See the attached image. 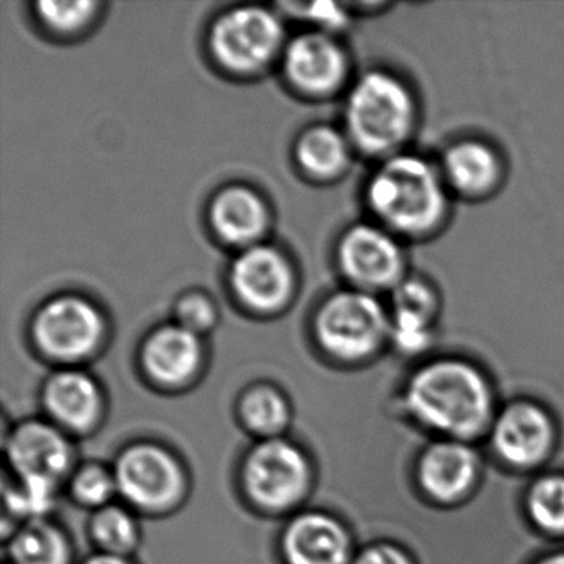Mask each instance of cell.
Returning a JSON list of instances; mask_svg holds the SVG:
<instances>
[{"label": "cell", "instance_id": "obj_12", "mask_svg": "<svg viewBox=\"0 0 564 564\" xmlns=\"http://www.w3.org/2000/svg\"><path fill=\"white\" fill-rule=\"evenodd\" d=\"M34 336L44 355L57 361H82L97 349L104 336V319L91 303L61 296L39 312Z\"/></svg>", "mask_w": 564, "mask_h": 564}, {"label": "cell", "instance_id": "obj_6", "mask_svg": "<svg viewBox=\"0 0 564 564\" xmlns=\"http://www.w3.org/2000/svg\"><path fill=\"white\" fill-rule=\"evenodd\" d=\"M435 160L457 203H488L505 189L510 177L507 153L487 134H455L435 153Z\"/></svg>", "mask_w": 564, "mask_h": 564}, {"label": "cell", "instance_id": "obj_2", "mask_svg": "<svg viewBox=\"0 0 564 564\" xmlns=\"http://www.w3.org/2000/svg\"><path fill=\"white\" fill-rule=\"evenodd\" d=\"M404 401L422 424L447 437H474L490 422L494 392L480 366L464 356L425 359L405 382Z\"/></svg>", "mask_w": 564, "mask_h": 564}, {"label": "cell", "instance_id": "obj_5", "mask_svg": "<svg viewBox=\"0 0 564 564\" xmlns=\"http://www.w3.org/2000/svg\"><path fill=\"white\" fill-rule=\"evenodd\" d=\"M409 247L372 220L356 224L339 240V269L351 289L389 295L414 270Z\"/></svg>", "mask_w": 564, "mask_h": 564}, {"label": "cell", "instance_id": "obj_15", "mask_svg": "<svg viewBox=\"0 0 564 564\" xmlns=\"http://www.w3.org/2000/svg\"><path fill=\"white\" fill-rule=\"evenodd\" d=\"M234 290L246 305L262 312L279 308L292 293L293 275L289 262L272 247L246 250L230 270Z\"/></svg>", "mask_w": 564, "mask_h": 564}, {"label": "cell", "instance_id": "obj_22", "mask_svg": "<svg viewBox=\"0 0 564 564\" xmlns=\"http://www.w3.org/2000/svg\"><path fill=\"white\" fill-rule=\"evenodd\" d=\"M351 141L346 134L329 127L306 131L296 148L303 170L319 177L338 176L351 161Z\"/></svg>", "mask_w": 564, "mask_h": 564}, {"label": "cell", "instance_id": "obj_3", "mask_svg": "<svg viewBox=\"0 0 564 564\" xmlns=\"http://www.w3.org/2000/svg\"><path fill=\"white\" fill-rule=\"evenodd\" d=\"M422 121L421 94L412 80L392 68L365 72L346 98V137L355 150L378 163L412 150Z\"/></svg>", "mask_w": 564, "mask_h": 564}, {"label": "cell", "instance_id": "obj_26", "mask_svg": "<svg viewBox=\"0 0 564 564\" xmlns=\"http://www.w3.org/2000/svg\"><path fill=\"white\" fill-rule=\"evenodd\" d=\"M70 494L82 507L94 508L95 511L108 507L118 494L113 468L85 464L72 475Z\"/></svg>", "mask_w": 564, "mask_h": 564}, {"label": "cell", "instance_id": "obj_7", "mask_svg": "<svg viewBox=\"0 0 564 564\" xmlns=\"http://www.w3.org/2000/svg\"><path fill=\"white\" fill-rule=\"evenodd\" d=\"M308 458L283 437L260 441L242 465V484L253 503L267 510H289L308 490Z\"/></svg>", "mask_w": 564, "mask_h": 564}, {"label": "cell", "instance_id": "obj_25", "mask_svg": "<svg viewBox=\"0 0 564 564\" xmlns=\"http://www.w3.org/2000/svg\"><path fill=\"white\" fill-rule=\"evenodd\" d=\"M528 513L541 530L564 531V475H546L528 491Z\"/></svg>", "mask_w": 564, "mask_h": 564}, {"label": "cell", "instance_id": "obj_13", "mask_svg": "<svg viewBox=\"0 0 564 564\" xmlns=\"http://www.w3.org/2000/svg\"><path fill=\"white\" fill-rule=\"evenodd\" d=\"M286 77L299 90L328 95L341 88L349 74L345 48L326 32L296 37L283 57Z\"/></svg>", "mask_w": 564, "mask_h": 564}, {"label": "cell", "instance_id": "obj_1", "mask_svg": "<svg viewBox=\"0 0 564 564\" xmlns=\"http://www.w3.org/2000/svg\"><path fill=\"white\" fill-rule=\"evenodd\" d=\"M365 200L372 223L411 247L444 236L457 206L435 154L415 148L376 164L366 183Z\"/></svg>", "mask_w": 564, "mask_h": 564}, {"label": "cell", "instance_id": "obj_18", "mask_svg": "<svg viewBox=\"0 0 564 564\" xmlns=\"http://www.w3.org/2000/svg\"><path fill=\"white\" fill-rule=\"evenodd\" d=\"M199 336L181 325L163 326L150 336L143 365L151 379L163 386L186 384L200 366Z\"/></svg>", "mask_w": 564, "mask_h": 564}, {"label": "cell", "instance_id": "obj_20", "mask_svg": "<svg viewBox=\"0 0 564 564\" xmlns=\"http://www.w3.org/2000/svg\"><path fill=\"white\" fill-rule=\"evenodd\" d=\"M210 219L216 232L227 242L249 243L265 230V204L247 187H229L214 200Z\"/></svg>", "mask_w": 564, "mask_h": 564}, {"label": "cell", "instance_id": "obj_4", "mask_svg": "<svg viewBox=\"0 0 564 564\" xmlns=\"http://www.w3.org/2000/svg\"><path fill=\"white\" fill-rule=\"evenodd\" d=\"M319 345L333 358L359 362L391 346V316L381 296L349 289L329 296L316 318Z\"/></svg>", "mask_w": 564, "mask_h": 564}, {"label": "cell", "instance_id": "obj_14", "mask_svg": "<svg viewBox=\"0 0 564 564\" xmlns=\"http://www.w3.org/2000/svg\"><path fill=\"white\" fill-rule=\"evenodd\" d=\"M495 451L508 464L533 467L553 444V424L543 409L531 402L508 405L491 429Z\"/></svg>", "mask_w": 564, "mask_h": 564}, {"label": "cell", "instance_id": "obj_16", "mask_svg": "<svg viewBox=\"0 0 564 564\" xmlns=\"http://www.w3.org/2000/svg\"><path fill=\"white\" fill-rule=\"evenodd\" d=\"M289 564H351V540L341 521L322 511H306L290 521L282 538Z\"/></svg>", "mask_w": 564, "mask_h": 564}, {"label": "cell", "instance_id": "obj_30", "mask_svg": "<svg viewBox=\"0 0 564 564\" xmlns=\"http://www.w3.org/2000/svg\"><path fill=\"white\" fill-rule=\"evenodd\" d=\"M351 564H412V561L394 544L376 543L362 550Z\"/></svg>", "mask_w": 564, "mask_h": 564}, {"label": "cell", "instance_id": "obj_10", "mask_svg": "<svg viewBox=\"0 0 564 564\" xmlns=\"http://www.w3.org/2000/svg\"><path fill=\"white\" fill-rule=\"evenodd\" d=\"M283 41L279 19L263 8H240L227 12L210 35L214 55L224 67L253 72L269 64Z\"/></svg>", "mask_w": 564, "mask_h": 564}, {"label": "cell", "instance_id": "obj_19", "mask_svg": "<svg viewBox=\"0 0 564 564\" xmlns=\"http://www.w3.org/2000/svg\"><path fill=\"white\" fill-rule=\"evenodd\" d=\"M44 405L57 427L88 431L100 417V389L85 372L61 371L45 384Z\"/></svg>", "mask_w": 564, "mask_h": 564}, {"label": "cell", "instance_id": "obj_23", "mask_svg": "<svg viewBox=\"0 0 564 564\" xmlns=\"http://www.w3.org/2000/svg\"><path fill=\"white\" fill-rule=\"evenodd\" d=\"M239 412L243 425L262 441L282 437L292 417L286 399L270 386L250 389L240 401Z\"/></svg>", "mask_w": 564, "mask_h": 564}, {"label": "cell", "instance_id": "obj_24", "mask_svg": "<svg viewBox=\"0 0 564 564\" xmlns=\"http://www.w3.org/2000/svg\"><path fill=\"white\" fill-rule=\"evenodd\" d=\"M90 534L101 553L127 557L140 543V524L128 508L111 503L95 511Z\"/></svg>", "mask_w": 564, "mask_h": 564}, {"label": "cell", "instance_id": "obj_11", "mask_svg": "<svg viewBox=\"0 0 564 564\" xmlns=\"http://www.w3.org/2000/svg\"><path fill=\"white\" fill-rule=\"evenodd\" d=\"M6 454L18 484L52 491H57L74 462V448L62 429L44 421L19 424Z\"/></svg>", "mask_w": 564, "mask_h": 564}, {"label": "cell", "instance_id": "obj_29", "mask_svg": "<svg viewBox=\"0 0 564 564\" xmlns=\"http://www.w3.org/2000/svg\"><path fill=\"white\" fill-rule=\"evenodd\" d=\"M177 316H180V325L196 335L210 328L216 319L213 305L200 296H191V299L184 300L177 310Z\"/></svg>", "mask_w": 564, "mask_h": 564}, {"label": "cell", "instance_id": "obj_31", "mask_svg": "<svg viewBox=\"0 0 564 564\" xmlns=\"http://www.w3.org/2000/svg\"><path fill=\"white\" fill-rule=\"evenodd\" d=\"M84 564H130V561L123 556L100 553L97 554V556H91L90 560L85 561Z\"/></svg>", "mask_w": 564, "mask_h": 564}, {"label": "cell", "instance_id": "obj_28", "mask_svg": "<svg viewBox=\"0 0 564 564\" xmlns=\"http://www.w3.org/2000/svg\"><path fill=\"white\" fill-rule=\"evenodd\" d=\"M285 8L289 9L290 14L306 19L326 31H339V29H345L349 22L348 12L339 6L329 4V2L312 6L289 4Z\"/></svg>", "mask_w": 564, "mask_h": 564}, {"label": "cell", "instance_id": "obj_27", "mask_svg": "<svg viewBox=\"0 0 564 564\" xmlns=\"http://www.w3.org/2000/svg\"><path fill=\"white\" fill-rule=\"evenodd\" d=\"M95 2H39V18L58 32H74L94 18Z\"/></svg>", "mask_w": 564, "mask_h": 564}, {"label": "cell", "instance_id": "obj_8", "mask_svg": "<svg viewBox=\"0 0 564 564\" xmlns=\"http://www.w3.org/2000/svg\"><path fill=\"white\" fill-rule=\"evenodd\" d=\"M391 346L405 358L427 355L438 338L444 295L432 276L412 270L389 293Z\"/></svg>", "mask_w": 564, "mask_h": 564}, {"label": "cell", "instance_id": "obj_17", "mask_svg": "<svg viewBox=\"0 0 564 564\" xmlns=\"http://www.w3.org/2000/svg\"><path fill=\"white\" fill-rule=\"evenodd\" d=\"M417 474L429 497L451 503L464 497L477 480L478 457L462 441L435 442L422 454Z\"/></svg>", "mask_w": 564, "mask_h": 564}, {"label": "cell", "instance_id": "obj_9", "mask_svg": "<svg viewBox=\"0 0 564 564\" xmlns=\"http://www.w3.org/2000/svg\"><path fill=\"white\" fill-rule=\"evenodd\" d=\"M113 471L118 494L141 510L173 507L184 494L183 468L174 455L160 445L134 444L124 448Z\"/></svg>", "mask_w": 564, "mask_h": 564}, {"label": "cell", "instance_id": "obj_21", "mask_svg": "<svg viewBox=\"0 0 564 564\" xmlns=\"http://www.w3.org/2000/svg\"><path fill=\"white\" fill-rule=\"evenodd\" d=\"M8 551L12 564L72 563L67 534L47 518L25 521L19 530L12 531Z\"/></svg>", "mask_w": 564, "mask_h": 564}, {"label": "cell", "instance_id": "obj_32", "mask_svg": "<svg viewBox=\"0 0 564 564\" xmlns=\"http://www.w3.org/2000/svg\"><path fill=\"white\" fill-rule=\"evenodd\" d=\"M536 564H564V553L551 554V556L538 561Z\"/></svg>", "mask_w": 564, "mask_h": 564}]
</instances>
